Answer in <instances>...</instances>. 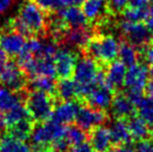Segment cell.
Listing matches in <instances>:
<instances>
[{
  "instance_id": "6da1fadb",
  "label": "cell",
  "mask_w": 153,
  "mask_h": 152,
  "mask_svg": "<svg viewBox=\"0 0 153 152\" xmlns=\"http://www.w3.org/2000/svg\"><path fill=\"white\" fill-rule=\"evenodd\" d=\"M8 23L26 39L47 38L48 15L34 0H24L19 6L17 16L10 18Z\"/></svg>"
},
{
  "instance_id": "7a4b0ae2",
  "label": "cell",
  "mask_w": 153,
  "mask_h": 152,
  "mask_svg": "<svg viewBox=\"0 0 153 152\" xmlns=\"http://www.w3.org/2000/svg\"><path fill=\"white\" fill-rule=\"evenodd\" d=\"M119 44L120 43L111 33L95 31L88 44L80 51L83 56L94 59L99 66L105 68L117 59Z\"/></svg>"
},
{
  "instance_id": "3957f363",
  "label": "cell",
  "mask_w": 153,
  "mask_h": 152,
  "mask_svg": "<svg viewBox=\"0 0 153 152\" xmlns=\"http://www.w3.org/2000/svg\"><path fill=\"white\" fill-rule=\"evenodd\" d=\"M54 96L42 91L27 89L24 96V105L34 122L42 123L51 119L55 108Z\"/></svg>"
},
{
  "instance_id": "277c9868",
  "label": "cell",
  "mask_w": 153,
  "mask_h": 152,
  "mask_svg": "<svg viewBox=\"0 0 153 152\" xmlns=\"http://www.w3.org/2000/svg\"><path fill=\"white\" fill-rule=\"evenodd\" d=\"M67 127L54 120L50 119L34 126L31 132V143L36 149L43 151L48 150V146L53 142L64 138L66 134Z\"/></svg>"
},
{
  "instance_id": "5b68a950",
  "label": "cell",
  "mask_w": 153,
  "mask_h": 152,
  "mask_svg": "<svg viewBox=\"0 0 153 152\" xmlns=\"http://www.w3.org/2000/svg\"><path fill=\"white\" fill-rule=\"evenodd\" d=\"M0 82L3 87L18 93H23L28 89V77L14 59H10L0 70Z\"/></svg>"
},
{
  "instance_id": "8992f818",
  "label": "cell",
  "mask_w": 153,
  "mask_h": 152,
  "mask_svg": "<svg viewBox=\"0 0 153 152\" xmlns=\"http://www.w3.org/2000/svg\"><path fill=\"white\" fill-rule=\"evenodd\" d=\"M120 28L123 33V39L133 45L139 52L152 41L151 33L145 22L134 23L124 20L120 23Z\"/></svg>"
},
{
  "instance_id": "52a82bcc",
  "label": "cell",
  "mask_w": 153,
  "mask_h": 152,
  "mask_svg": "<svg viewBox=\"0 0 153 152\" xmlns=\"http://www.w3.org/2000/svg\"><path fill=\"white\" fill-rule=\"evenodd\" d=\"M27 39L14 29L8 21L0 28V49L10 59H16L22 51Z\"/></svg>"
},
{
  "instance_id": "ba28073f",
  "label": "cell",
  "mask_w": 153,
  "mask_h": 152,
  "mask_svg": "<svg viewBox=\"0 0 153 152\" xmlns=\"http://www.w3.org/2000/svg\"><path fill=\"white\" fill-rule=\"evenodd\" d=\"M78 61V54L72 49L62 48L54 55V67L59 79L73 78L75 67Z\"/></svg>"
},
{
  "instance_id": "9c48e42d",
  "label": "cell",
  "mask_w": 153,
  "mask_h": 152,
  "mask_svg": "<svg viewBox=\"0 0 153 152\" xmlns=\"http://www.w3.org/2000/svg\"><path fill=\"white\" fill-rule=\"evenodd\" d=\"M107 114L105 110H98V108H92L88 104L81 103L78 112H77L75 121L78 127L87 130H92L97 126H100L106 121Z\"/></svg>"
},
{
  "instance_id": "30bf717a",
  "label": "cell",
  "mask_w": 153,
  "mask_h": 152,
  "mask_svg": "<svg viewBox=\"0 0 153 152\" xmlns=\"http://www.w3.org/2000/svg\"><path fill=\"white\" fill-rule=\"evenodd\" d=\"M149 68L144 62H139L129 67L124 79V87L127 90L145 91L146 85L149 80Z\"/></svg>"
},
{
  "instance_id": "8fae6325",
  "label": "cell",
  "mask_w": 153,
  "mask_h": 152,
  "mask_svg": "<svg viewBox=\"0 0 153 152\" xmlns=\"http://www.w3.org/2000/svg\"><path fill=\"white\" fill-rule=\"evenodd\" d=\"M115 94L116 92L107 87L106 83L101 85H96L91 90V92L88 94L87 97L82 100L81 103L88 104V105L98 108V110H105L108 108H111Z\"/></svg>"
},
{
  "instance_id": "7c38bea8",
  "label": "cell",
  "mask_w": 153,
  "mask_h": 152,
  "mask_svg": "<svg viewBox=\"0 0 153 152\" xmlns=\"http://www.w3.org/2000/svg\"><path fill=\"white\" fill-rule=\"evenodd\" d=\"M94 33V28L91 26L68 28L62 35L59 45H68L81 50L88 44Z\"/></svg>"
},
{
  "instance_id": "4fadbf2b",
  "label": "cell",
  "mask_w": 153,
  "mask_h": 152,
  "mask_svg": "<svg viewBox=\"0 0 153 152\" xmlns=\"http://www.w3.org/2000/svg\"><path fill=\"white\" fill-rule=\"evenodd\" d=\"M81 105V102L78 100H69V101H61L54 108L51 119L61 124H69L73 122L76 118L77 112Z\"/></svg>"
},
{
  "instance_id": "5bb4252c",
  "label": "cell",
  "mask_w": 153,
  "mask_h": 152,
  "mask_svg": "<svg viewBox=\"0 0 153 152\" xmlns=\"http://www.w3.org/2000/svg\"><path fill=\"white\" fill-rule=\"evenodd\" d=\"M126 75V66L121 61L113 62L105 67V83L108 87L118 92L124 85Z\"/></svg>"
},
{
  "instance_id": "9a60e30c",
  "label": "cell",
  "mask_w": 153,
  "mask_h": 152,
  "mask_svg": "<svg viewBox=\"0 0 153 152\" xmlns=\"http://www.w3.org/2000/svg\"><path fill=\"white\" fill-rule=\"evenodd\" d=\"M111 113L117 119H129L135 114V106L127 97L126 93L116 92L111 104Z\"/></svg>"
},
{
  "instance_id": "2e32d148",
  "label": "cell",
  "mask_w": 153,
  "mask_h": 152,
  "mask_svg": "<svg viewBox=\"0 0 153 152\" xmlns=\"http://www.w3.org/2000/svg\"><path fill=\"white\" fill-rule=\"evenodd\" d=\"M57 15L69 28L90 26L89 21L85 18L81 8H79L78 6L70 5L69 7L62 8L57 12Z\"/></svg>"
},
{
  "instance_id": "e0dca14e",
  "label": "cell",
  "mask_w": 153,
  "mask_h": 152,
  "mask_svg": "<svg viewBox=\"0 0 153 152\" xmlns=\"http://www.w3.org/2000/svg\"><path fill=\"white\" fill-rule=\"evenodd\" d=\"M111 143V131L107 127L100 125L91 130V146L96 152H106Z\"/></svg>"
},
{
  "instance_id": "ac0fdd59",
  "label": "cell",
  "mask_w": 153,
  "mask_h": 152,
  "mask_svg": "<svg viewBox=\"0 0 153 152\" xmlns=\"http://www.w3.org/2000/svg\"><path fill=\"white\" fill-rule=\"evenodd\" d=\"M55 99L59 101H69V100H78V89L77 83L74 79L67 78L59 79L56 82L55 90Z\"/></svg>"
},
{
  "instance_id": "d6986e66",
  "label": "cell",
  "mask_w": 153,
  "mask_h": 152,
  "mask_svg": "<svg viewBox=\"0 0 153 152\" xmlns=\"http://www.w3.org/2000/svg\"><path fill=\"white\" fill-rule=\"evenodd\" d=\"M26 91L23 93L14 92L5 87H0V112L6 113L18 104L24 102V96Z\"/></svg>"
},
{
  "instance_id": "ffe728a7",
  "label": "cell",
  "mask_w": 153,
  "mask_h": 152,
  "mask_svg": "<svg viewBox=\"0 0 153 152\" xmlns=\"http://www.w3.org/2000/svg\"><path fill=\"white\" fill-rule=\"evenodd\" d=\"M31 147L25 141L13 136L10 133L0 134V152H31Z\"/></svg>"
},
{
  "instance_id": "44dd1931",
  "label": "cell",
  "mask_w": 153,
  "mask_h": 152,
  "mask_svg": "<svg viewBox=\"0 0 153 152\" xmlns=\"http://www.w3.org/2000/svg\"><path fill=\"white\" fill-rule=\"evenodd\" d=\"M109 131H111V142L116 145L129 144L132 139L127 121L124 119H117V121L114 122V124L111 125Z\"/></svg>"
},
{
  "instance_id": "7402d4cb",
  "label": "cell",
  "mask_w": 153,
  "mask_h": 152,
  "mask_svg": "<svg viewBox=\"0 0 153 152\" xmlns=\"http://www.w3.org/2000/svg\"><path fill=\"white\" fill-rule=\"evenodd\" d=\"M119 61H121L126 67H131L134 64L139 63L141 55L137 48L131 45L126 40L122 39L119 44V53H118Z\"/></svg>"
},
{
  "instance_id": "603a6c76",
  "label": "cell",
  "mask_w": 153,
  "mask_h": 152,
  "mask_svg": "<svg viewBox=\"0 0 153 152\" xmlns=\"http://www.w3.org/2000/svg\"><path fill=\"white\" fill-rule=\"evenodd\" d=\"M127 124H128L131 138L134 140H147V138L151 133V129L149 128V125L139 116H137V117L132 116L131 118H129Z\"/></svg>"
},
{
  "instance_id": "cb8c5ba5",
  "label": "cell",
  "mask_w": 153,
  "mask_h": 152,
  "mask_svg": "<svg viewBox=\"0 0 153 152\" xmlns=\"http://www.w3.org/2000/svg\"><path fill=\"white\" fill-rule=\"evenodd\" d=\"M28 89L42 91L55 97L56 82L53 77L49 76H36L28 79Z\"/></svg>"
},
{
  "instance_id": "d4e9b609",
  "label": "cell",
  "mask_w": 153,
  "mask_h": 152,
  "mask_svg": "<svg viewBox=\"0 0 153 152\" xmlns=\"http://www.w3.org/2000/svg\"><path fill=\"white\" fill-rule=\"evenodd\" d=\"M33 127V120L31 118H28V119H24L16 123L15 125L8 127V133H10L13 136L19 139V140L26 141L27 139L30 138Z\"/></svg>"
},
{
  "instance_id": "484cf974",
  "label": "cell",
  "mask_w": 153,
  "mask_h": 152,
  "mask_svg": "<svg viewBox=\"0 0 153 152\" xmlns=\"http://www.w3.org/2000/svg\"><path fill=\"white\" fill-rule=\"evenodd\" d=\"M30 118L28 112H27L26 108L24 105V102L18 104L15 108H13L10 110L4 113V119H5V125L7 127L15 125L18 122L22 121L24 119H28Z\"/></svg>"
},
{
  "instance_id": "4316f807",
  "label": "cell",
  "mask_w": 153,
  "mask_h": 152,
  "mask_svg": "<svg viewBox=\"0 0 153 152\" xmlns=\"http://www.w3.org/2000/svg\"><path fill=\"white\" fill-rule=\"evenodd\" d=\"M65 139L68 141L70 146L74 147L87 142V134L85 130L78 126H70V127H67Z\"/></svg>"
},
{
  "instance_id": "83f0119b",
  "label": "cell",
  "mask_w": 153,
  "mask_h": 152,
  "mask_svg": "<svg viewBox=\"0 0 153 152\" xmlns=\"http://www.w3.org/2000/svg\"><path fill=\"white\" fill-rule=\"evenodd\" d=\"M137 108L139 117L142 118L149 126H153V99L145 97Z\"/></svg>"
},
{
  "instance_id": "f1b7e54d",
  "label": "cell",
  "mask_w": 153,
  "mask_h": 152,
  "mask_svg": "<svg viewBox=\"0 0 153 152\" xmlns=\"http://www.w3.org/2000/svg\"><path fill=\"white\" fill-rule=\"evenodd\" d=\"M124 20L129 22H145L148 18V10L147 8H135L127 6L125 10L122 13Z\"/></svg>"
},
{
  "instance_id": "f546056e",
  "label": "cell",
  "mask_w": 153,
  "mask_h": 152,
  "mask_svg": "<svg viewBox=\"0 0 153 152\" xmlns=\"http://www.w3.org/2000/svg\"><path fill=\"white\" fill-rule=\"evenodd\" d=\"M128 6V0H107L105 1V10L111 17L122 15L125 8Z\"/></svg>"
},
{
  "instance_id": "4dcf8cb0",
  "label": "cell",
  "mask_w": 153,
  "mask_h": 152,
  "mask_svg": "<svg viewBox=\"0 0 153 152\" xmlns=\"http://www.w3.org/2000/svg\"><path fill=\"white\" fill-rule=\"evenodd\" d=\"M47 15L59 12L66 6L65 0H34Z\"/></svg>"
},
{
  "instance_id": "1f68e13d",
  "label": "cell",
  "mask_w": 153,
  "mask_h": 152,
  "mask_svg": "<svg viewBox=\"0 0 153 152\" xmlns=\"http://www.w3.org/2000/svg\"><path fill=\"white\" fill-rule=\"evenodd\" d=\"M140 55H141V59H143L144 63L149 65L150 67L153 66V40L147 46L140 50Z\"/></svg>"
},
{
  "instance_id": "d6a6232c",
  "label": "cell",
  "mask_w": 153,
  "mask_h": 152,
  "mask_svg": "<svg viewBox=\"0 0 153 152\" xmlns=\"http://www.w3.org/2000/svg\"><path fill=\"white\" fill-rule=\"evenodd\" d=\"M137 152H152V142L149 140H142L135 147Z\"/></svg>"
},
{
  "instance_id": "836d02e7",
  "label": "cell",
  "mask_w": 153,
  "mask_h": 152,
  "mask_svg": "<svg viewBox=\"0 0 153 152\" xmlns=\"http://www.w3.org/2000/svg\"><path fill=\"white\" fill-rule=\"evenodd\" d=\"M67 152H93V148L91 144H89L88 142H85L81 145L74 146L73 148L69 149Z\"/></svg>"
},
{
  "instance_id": "e575fe53",
  "label": "cell",
  "mask_w": 153,
  "mask_h": 152,
  "mask_svg": "<svg viewBox=\"0 0 153 152\" xmlns=\"http://www.w3.org/2000/svg\"><path fill=\"white\" fill-rule=\"evenodd\" d=\"M150 0H128V6L135 8H147Z\"/></svg>"
},
{
  "instance_id": "d590c367",
  "label": "cell",
  "mask_w": 153,
  "mask_h": 152,
  "mask_svg": "<svg viewBox=\"0 0 153 152\" xmlns=\"http://www.w3.org/2000/svg\"><path fill=\"white\" fill-rule=\"evenodd\" d=\"M111 152H137V151L130 145L124 144V145H117V147H115L111 150Z\"/></svg>"
},
{
  "instance_id": "8d00e7d4",
  "label": "cell",
  "mask_w": 153,
  "mask_h": 152,
  "mask_svg": "<svg viewBox=\"0 0 153 152\" xmlns=\"http://www.w3.org/2000/svg\"><path fill=\"white\" fill-rule=\"evenodd\" d=\"M15 0H0V15L4 14L14 4Z\"/></svg>"
},
{
  "instance_id": "74e56055",
  "label": "cell",
  "mask_w": 153,
  "mask_h": 152,
  "mask_svg": "<svg viewBox=\"0 0 153 152\" xmlns=\"http://www.w3.org/2000/svg\"><path fill=\"white\" fill-rule=\"evenodd\" d=\"M10 57L8 56V55L6 54L3 50H1V49H0V70H2L4 67H5L6 64L10 61Z\"/></svg>"
},
{
  "instance_id": "f35d334b",
  "label": "cell",
  "mask_w": 153,
  "mask_h": 152,
  "mask_svg": "<svg viewBox=\"0 0 153 152\" xmlns=\"http://www.w3.org/2000/svg\"><path fill=\"white\" fill-rule=\"evenodd\" d=\"M145 95L147 96V97L151 98L153 99V79L150 78L149 80H148L147 85H146V87H145Z\"/></svg>"
},
{
  "instance_id": "ab89813d",
  "label": "cell",
  "mask_w": 153,
  "mask_h": 152,
  "mask_svg": "<svg viewBox=\"0 0 153 152\" xmlns=\"http://www.w3.org/2000/svg\"><path fill=\"white\" fill-rule=\"evenodd\" d=\"M85 0H65L66 5H72V6H79L85 2Z\"/></svg>"
},
{
  "instance_id": "60d3db41",
  "label": "cell",
  "mask_w": 153,
  "mask_h": 152,
  "mask_svg": "<svg viewBox=\"0 0 153 152\" xmlns=\"http://www.w3.org/2000/svg\"><path fill=\"white\" fill-rule=\"evenodd\" d=\"M5 119H4V114L0 112V129L5 127Z\"/></svg>"
},
{
  "instance_id": "b9f144b4",
  "label": "cell",
  "mask_w": 153,
  "mask_h": 152,
  "mask_svg": "<svg viewBox=\"0 0 153 152\" xmlns=\"http://www.w3.org/2000/svg\"><path fill=\"white\" fill-rule=\"evenodd\" d=\"M149 75L151 76V79H153V66L149 68Z\"/></svg>"
},
{
  "instance_id": "7bdbcfd3",
  "label": "cell",
  "mask_w": 153,
  "mask_h": 152,
  "mask_svg": "<svg viewBox=\"0 0 153 152\" xmlns=\"http://www.w3.org/2000/svg\"><path fill=\"white\" fill-rule=\"evenodd\" d=\"M31 152H47V151H43V150H40V149H36L34 151H31Z\"/></svg>"
},
{
  "instance_id": "ee69618b",
  "label": "cell",
  "mask_w": 153,
  "mask_h": 152,
  "mask_svg": "<svg viewBox=\"0 0 153 152\" xmlns=\"http://www.w3.org/2000/svg\"><path fill=\"white\" fill-rule=\"evenodd\" d=\"M100 1H103V2H104V1H107V0H100Z\"/></svg>"
},
{
  "instance_id": "f6af8a7d",
  "label": "cell",
  "mask_w": 153,
  "mask_h": 152,
  "mask_svg": "<svg viewBox=\"0 0 153 152\" xmlns=\"http://www.w3.org/2000/svg\"><path fill=\"white\" fill-rule=\"evenodd\" d=\"M47 152H55V151H53V150H51V151H47Z\"/></svg>"
},
{
  "instance_id": "bcb514c9",
  "label": "cell",
  "mask_w": 153,
  "mask_h": 152,
  "mask_svg": "<svg viewBox=\"0 0 153 152\" xmlns=\"http://www.w3.org/2000/svg\"><path fill=\"white\" fill-rule=\"evenodd\" d=\"M152 152H153V142H152Z\"/></svg>"
}]
</instances>
